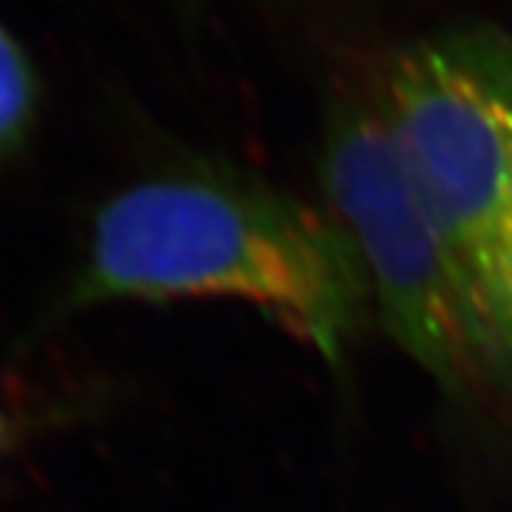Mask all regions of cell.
I'll return each instance as SVG.
<instances>
[{"label": "cell", "instance_id": "cell-4", "mask_svg": "<svg viewBox=\"0 0 512 512\" xmlns=\"http://www.w3.org/2000/svg\"><path fill=\"white\" fill-rule=\"evenodd\" d=\"M40 106L32 60L9 26L0 20V163L29 140Z\"/></svg>", "mask_w": 512, "mask_h": 512}, {"label": "cell", "instance_id": "cell-1", "mask_svg": "<svg viewBox=\"0 0 512 512\" xmlns=\"http://www.w3.org/2000/svg\"><path fill=\"white\" fill-rule=\"evenodd\" d=\"M183 299L254 308L330 367L348 359L370 313L328 208L205 171L157 174L111 194L57 308Z\"/></svg>", "mask_w": 512, "mask_h": 512}, {"label": "cell", "instance_id": "cell-5", "mask_svg": "<svg viewBox=\"0 0 512 512\" xmlns=\"http://www.w3.org/2000/svg\"><path fill=\"white\" fill-rule=\"evenodd\" d=\"M484 330L495 379H512V228L484 288Z\"/></svg>", "mask_w": 512, "mask_h": 512}, {"label": "cell", "instance_id": "cell-2", "mask_svg": "<svg viewBox=\"0 0 512 512\" xmlns=\"http://www.w3.org/2000/svg\"><path fill=\"white\" fill-rule=\"evenodd\" d=\"M328 214L348 237L367 305L393 345L441 390L495 379L470 282L419 197L382 111H345L322 148Z\"/></svg>", "mask_w": 512, "mask_h": 512}, {"label": "cell", "instance_id": "cell-6", "mask_svg": "<svg viewBox=\"0 0 512 512\" xmlns=\"http://www.w3.org/2000/svg\"><path fill=\"white\" fill-rule=\"evenodd\" d=\"M29 430H32V416L20 413L12 404L0 402V461L9 458V453L29 436Z\"/></svg>", "mask_w": 512, "mask_h": 512}, {"label": "cell", "instance_id": "cell-3", "mask_svg": "<svg viewBox=\"0 0 512 512\" xmlns=\"http://www.w3.org/2000/svg\"><path fill=\"white\" fill-rule=\"evenodd\" d=\"M379 111L484 325V288L512 228V57L421 46L393 66Z\"/></svg>", "mask_w": 512, "mask_h": 512}]
</instances>
